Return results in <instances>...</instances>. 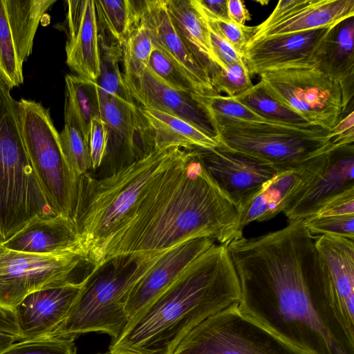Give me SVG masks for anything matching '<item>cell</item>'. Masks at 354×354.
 I'll list each match as a JSON object with an SVG mask.
<instances>
[{
  "label": "cell",
  "instance_id": "obj_30",
  "mask_svg": "<svg viewBox=\"0 0 354 354\" xmlns=\"http://www.w3.org/2000/svg\"><path fill=\"white\" fill-rule=\"evenodd\" d=\"M233 97L266 121L297 126L310 124L297 113L273 98L261 81Z\"/></svg>",
  "mask_w": 354,
  "mask_h": 354
},
{
  "label": "cell",
  "instance_id": "obj_21",
  "mask_svg": "<svg viewBox=\"0 0 354 354\" xmlns=\"http://www.w3.org/2000/svg\"><path fill=\"white\" fill-rule=\"evenodd\" d=\"M124 84L138 106L181 118L218 140L212 120L192 99L190 93L170 87L149 67L138 78L124 82Z\"/></svg>",
  "mask_w": 354,
  "mask_h": 354
},
{
  "label": "cell",
  "instance_id": "obj_24",
  "mask_svg": "<svg viewBox=\"0 0 354 354\" xmlns=\"http://www.w3.org/2000/svg\"><path fill=\"white\" fill-rule=\"evenodd\" d=\"M314 239L328 268L339 304L354 319V240L331 234Z\"/></svg>",
  "mask_w": 354,
  "mask_h": 354
},
{
  "label": "cell",
  "instance_id": "obj_27",
  "mask_svg": "<svg viewBox=\"0 0 354 354\" xmlns=\"http://www.w3.org/2000/svg\"><path fill=\"white\" fill-rule=\"evenodd\" d=\"M171 19L192 53L208 71L214 62L207 24L193 0H165Z\"/></svg>",
  "mask_w": 354,
  "mask_h": 354
},
{
  "label": "cell",
  "instance_id": "obj_34",
  "mask_svg": "<svg viewBox=\"0 0 354 354\" xmlns=\"http://www.w3.org/2000/svg\"><path fill=\"white\" fill-rule=\"evenodd\" d=\"M208 72L212 86L216 93L224 92L227 96L235 97L247 91L254 85L244 59L227 68L211 62Z\"/></svg>",
  "mask_w": 354,
  "mask_h": 354
},
{
  "label": "cell",
  "instance_id": "obj_15",
  "mask_svg": "<svg viewBox=\"0 0 354 354\" xmlns=\"http://www.w3.org/2000/svg\"><path fill=\"white\" fill-rule=\"evenodd\" d=\"M354 188V145L329 151L326 162L303 194L283 212L288 222L313 216L328 201Z\"/></svg>",
  "mask_w": 354,
  "mask_h": 354
},
{
  "label": "cell",
  "instance_id": "obj_45",
  "mask_svg": "<svg viewBox=\"0 0 354 354\" xmlns=\"http://www.w3.org/2000/svg\"><path fill=\"white\" fill-rule=\"evenodd\" d=\"M227 8L230 21L240 26H245L250 15L243 2L241 0H227Z\"/></svg>",
  "mask_w": 354,
  "mask_h": 354
},
{
  "label": "cell",
  "instance_id": "obj_8",
  "mask_svg": "<svg viewBox=\"0 0 354 354\" xmlns=\"http://www.w3.org/2000/svg\"><path fill=\"white\" fill-rule=\"evenodd\" d=\"M268 93L310 124L331 130L348 113L340 82L322 71L314 59L285 64L260 75Z\"/></svg>",
  "mask_w": 354,
  "mask_h": 354
},
{
  "label": "cell",
  "instance_id": "obj_44",
  "mask_svg": "<svg viewBox=\"0 0 354 354\" xmlns=\"http://www.w3.org/2000/svg\"><path fill=\"white\" fill-rule=\"evenodd\" d=\"M196 4L207 14L223 21H231L227 0H195Z\"/></svg>",
  "mask_w": 354,
  "mask_h": 354
},
{
  "label": "cell",
  "instance_id": "obj_22",
  "mask_svg": "<svg viewBox=\"0 0 354 354\" xmlns=\"http://www.w3.org/2000/svg\"><path fill=\"white\" fill-rule=\"evenodd\" d=\"M0 245L29 254L78 253L84 258L74 222L60 214L35 216Z\"/></svg>",
  "mask_w": 354,
  "mask_h": 354
},
{
  "label": "cell",
  "instance_id": "obj_47",
  "mask_svg": "<svg viewBox=\"0 0 354 354\" xmlns=\"http://www.w3.org/2000/svg\"><path fill=\"white\" fill-rule=\"evenodd\" d=\"M22 340L20 337L0 330V352L17 341Z\"/></svg>",
  "mask_w": 354,
  "mask_h": 354
},
{
  "label": "cell",
  "instance_id": "obj_36",
  "mask_svg": "<svg viewBox=\"0 0 354 354\" xmlns=\"http://www.w3.org/2000/svg\"><path fill=\"white\" fill-rule=\"evenodd\" d=\"M148 67L170 87L186 93L197 92L192 82L178 63L154 44Z\"/></svg>",
  "mask_w": 354,
  "mask_h": 354
},
{
  "label": "cell",
  "instance_id": "obj_1",
  "mask_svg": "<svg viewBox=\"0 0 354 354\" xmlns=\"http://www.w3.org/2000/svg\"><path fill=\"white\" fill-rule=\"evenodd\" d=\"M240 288L239 309L306 354H345L310 299L308 284L324 264L303 220L227 245Z\"/></svg>",
  "mask_w": 354,
  "mask_h": 354
},
{
  "label": "cell",
  "instance_id": "obj_5",
  "mask_svg": "<svg viewBox=\"0 0 354 354\" xmlns=\"http://www.w3.org/2000/svg\"><path fill=\"white\" fill-rule=\"evenodd\" d=\"M219 144L281 171L299 167L336 147L354 142V136H339L308 124L248 122L210 117Z\"/></svg>",
  "mask_w": 354,
  "mask_h": 354
},
{
  "label": "cell",
  "instance_id": "obj_20",
  "mask_svg": "<svg viewBox=\"0 0 354 354\" xmlns=\"http://www.w3.org/2000/svg\"><path fill=\"white\" fill-rule=\"evenodd\" d=\"M83 281L33 292L15 307L23 339L49 335L66 318Z\"/></svg>",
  "mask_w": 354,
  "mask_h": 354
},
{
  "label": "cell",
  "instance_id": "obj_18",
  "mask_svg": "<svg viewBox=\"0 0 354 354\" xmlns=\"http://www.w3.org/2000/svg\"><path fill=\"white\" fill-rule=\"evenodd\" d=\"M66 4V63L75 75L97 82L100 50L95 0H68Z\"/></svg>",
  "mask_w": 354,
  "mask_h": 354
},
{
  "label": "cell",
  "instance_id": "obj_26",
  "mask_svg": "<svg viewBox=\"0 0 354 354\" xmlns=\"http://www.w3.org/2000/svg\"><path fill=\"white\" fill-rule=\"evenodd\" d=\"M351 16H354V0H313L310 5L288 18L254 32L249 43L263 38L330 26Z\"/></svg>",
  "mask_w": 354,
  "mask_h": 354
},
{
  "label": "cell",
  "instance_id": "obj_35",
  "mask_svg": "<svg viewBox=\"0 0 354 354\" xmlns=\"http://www.w3.org/2000/svg\"><path fill=\"white\" fill-rule=\"evenodd\" d=\"M59 141L63 153L71 169L79 177L91 169L88 143L77 127L70 122H64L59 133Z\"/></svg>",
  "mask_w": 354,
  "mask_h": 354
},
{
  "label": "cell",
  "instance_id": "obj_13",
  "mask_svg": "<svg viewBox=\"0 0 354 354\" xmlns=\"http://www.w3.org/2000/svg\"><path fill=\"white\" fill-rule=\"evenodd\" d=\"M194 149L213 182L239 213L266 183L283 171L221 144L213 149Z\"/></svg>",
  "mask_w": 354,
  "mask_h": 354
},
{
  "label": "cell",
  "instance_id": "obj_46",
  "mask_svg": "<svg viewBox=\"0 0 354 354\" xmlns=\"http://www.w3.org/2000/svg\"><path fill=\"white\" fill-rule=\"evenodd\" d=\"M0 330L15 335L23 339L14 311L0 308Z\"/></svg>",
  "mask_w": 354,
  "mask_h": 354
},
{
  "label": "cell",
  "instance_id": "obj_17",
  "mask_svg": "<svg viewBox=\"0 0 354 354\" xmlns=\"http://www.w3.org/2000/svg\"><path fill=\"white\" fill-rule=\"evenodd\" d=\"M214 243L212 239L199 238L165 251L130 288L125 306L129 320L167 289L193 261Z\"/></svg>",
  "mask_w": 354,
  "mask_h": 354
},
{
  "label": "cell",
  "instance_id": "obj_9",
  "mask_svg": "<svg viewBox=\"0 0 354 354\" xmlns=\"http://www.w3.org/2000/svg\"><path fill=\"white\" fill-rule=\"evenodd\" d=\"M53 216L21 130L0 129V243L36 216Z\"/></svg>",
  "mask_w": 354,
  "mask_h": 354
},
{
  "label": "cell",
  "instance_id": "obj_29",
  "mask_svg": "<svg viewBox=\"0 0 354 354\" xmlns=\"http://www.w3.org/2000/svg\"><path fill=\"white\" fill-rule=\"evenodd\" d=\"M99 41L122 47L140 22L138 1L95 0Z\"/></svg>",
  "mask_w": 354,
  "mask_h": 354
},
{
  "label": "cell",
  "instance_id": "obj_33",
  "mask_svg": "<svg viewBox=\"0 0 354 354\" xmlns=\"http://www.w3.org/2000/svg\"><path fill=\"white\" fill-rule=\"evenodd\" d=\"M190 95L209 118L219 116L248 122H268L233 97L218 93L201 94L195 91Z\"/></svg>",
  "mask_w": 354,
  "mask_h": 354
},
{
  "label": "cell",
  "instance_id": "obj_41",
  "mask_svg": "<svg viewBox=\"0 0 354 354\" xmlns=\"http://www.w3.org/2000/svg\"><path fill=\"white\" fill-rule=\"evenodd\" d=\"M214 62L223 68L243 60V56L238 53L225 39L208 26Z\"/></svg>",
  "mask_w": 354,
  "mask_h": 354
},
{
  "label": "cell",
  "instance_id": "obj_10",
  "mask_svg": "<svg viewBox=\"0 0 354 354\" xmlns=\"http://www.w3.org/2000/svg\"><path fill=\"white\" fill-rule=\"evenodd\" d=\"M174 354H306L243 313L238 304L209 316L180 342Z\"/></svg>",
  "mask_w": 354,
  "mask_h": 354
},
{
  "label": "cell",
  "instance_id": "obj_2",
  "mask_svg": "<svg viewBox=\"0 0 354 354\" xmlns=\"http://www.w3.org/2000/svg\"><path fill=\"white\" fill-rule=\"evenodd\" d=\"M242 236L237 209L213 182L196 149H181L111 236L101 266L115 259L134 261L196 239L227 245Z\"/></svg>",
  "mask_w": 354,
  "mask_h": 354
},
{
  "label": "cell",
  "instance_id": "obj_7",
  "mask_svg": "<svg viewBox=\"0 0 354 354\" xmlns=\"http://www.w3.org/2000/svg\"><path fill=\"white\" fill-rule=\"evenodd\" d=\"M18 114L28 156L52 210L73 221L81 176L65 158L49 110L40 102L21 98Z\"/></svg>",
  "mask_w": 354,
  "mask_h": 354
},
{
  "label": "cell",
  "instance_id": "obj_23",
  "mask_svg": "<svg viewBox=\"0 0 354 354\" xmlns=\"http://www.w3.org/2000/svg\"><path fill=\"white\" fill-rule=\"evenodd\" d=\"M354 16L333 25L313 59L324 73L339 81L348 103L354 94Z\"/></svg>",
  "mask_w": 354,
  "mask_h": 354
},
{
  "label": "cell",
  "instance_id": "obj_37",
  "mask_svg": "<svg viewBox=\"0 0 354 354\" xmlns=\"http://www.w3.org/2000/svg\"><path fill=\"white\" fill-rule=\"evenodd\" d=\"M0 354H77L75 339L44 335L17 341Z\"/></svg>",
  "mask_w": 354,
  "mask_h": 354
},
{
  "label": "cell",
  "instance_id": "obj_3",
  "mask_svg": "<svg viewBox=\"0 0 354 354\" xmlns=\"http://www.w3.org/2000/svg\"><path fill=\"white\" fill-rule=\"evenodd\" d=\"M241 288L227 246L214 243L130 319L110 354H174L209 316L239 304Z\"/></svg>",
  "mask_w": 354,
  "mask_h": 354
},
{
  "label": "cell",
  "instance_id": "obj_38",
  "mask_svg": "<svg viewBox=\"0 0 354 354\" xmlns=\"http://www.w3.org/2000/svg\"><path fill=\"white\" fill-rule=\"evenodd\" d=\"M303 222L311 236L331 234L354 240V214L313 216Z\"/></svg>",
  "mask_w": 354,
  "mask_h": 354
},
{
  "label": "cell",
  "instance_id": "obj_4",
  "mask_svg": "<svg viewBox=\"0 0 354 354\" xmlns=\"http://www.w3.org/2000/svg\"><path fill=\"white\" fill-rule=\"evenodd\" d=\"M154 149L101 178L81 176L76 226L86 263L101 266L105 245L153 178L180 151Z\"/></svg>",
  "mask_w": 354,
  "mask_h": 354
},
{
  "label": "cell",
  "instance_id": "obj_19",
  "mask_svg": "<svg viewBox=\"0 0 354 354\" xmlns=\"http://www.w3.org/2000/svg\"><path fill=\"white\" fill-rule=\"evenodd\" d=\"M332 26L263 38L248 44L243 59L251 76L260 75L285 64L313 59Z\"/></svg>",
  "mask_w": 354,
  "mask_h": 354
},
{
  "label": "cell",
  "instance_id": "obj_28",
  "mask_svg": "<svg viewBox=\"0 0 354 354\" xmlns=\"http://www.w3.org/2000/svg\"><path fill=\"white\" fill-rule=\"evenodd\" d=\"M64 122L75 124L88 143L91 121L100 117L97 82L74 74L65 77Z\"/></svg>",
  "mask_w": 354,
  "mask_h": 354
},
{
  "label": "cell",
  "instance_id": "obj_31",
  "mask_svg": "<svg viewBox=\"0 0 354 354\" xmlns=\"http://www.w3.org/2000/svg\"><path fill=\"white\" fill-rule=\"evenodd\" d=\"M153 43L147 26L140 19L122 47L124 82L138 78L149 65Z\"/></svg>",
  "mask_w": 354,
  "mask_h": 354
},
{
  "label": "cell",
  "instance_id": "obj_11",
  "mask_svg": "<svg viewBox=\"0 0 354 354\" xmlns=\"http://www.w3.org/2000/svg\"><path fill=\"white\" fill-rule=\"evenodd\" d=\"M82 263L78 253L35 254L0 245V308L14 311L33 292L82 282L77 272Z\"/></svg>",
  "mask_w": 354,
  "mask_h": 354
},
{
  "label": "cell",
  "instance_id": "obj_14",
  "mask_svg": "<svg viewBox=\"0 0 354 354\" xmlns=\"http://www.w3.org/2000/svg\"><path fill=\"white\" fill-rule=\"evenodd\" d=\"M328 152L299 167L281 171L266 183L262 189L239 212V231L242 232L253 221L269 220L284 212L303 194L322 168Z\"/></svg>",
  "mask_w": 354,
  "mask_h": 354
},
{
  "label": "cell",
  "instance_id": "obj_42",
  "mask_svg": "<svg viewBox=\"0 0 354 354\" xmlns=\"http://www.w3.org/2000/svg\"><path fill=\"white\" fill-rule=\"evenodd\" d=\"M313 0H281L270 16L255 26L254 32L263 30L284 20L310 5Z\"/></svg>",
  "mask_w": 354,
  "mask_h": 354
},
{
  "label": "cell",
  "instance_id": "obj_12",
  "mask_svg": "<svg viewBox=\"0 0 354 354\" xmlns=\"http://www.w3.org/2000/svg\"><path fill=\"white\" fill-rule=\"evenodd\" d=\"M56 0H0V74L12 89L24 83L39 24Z\"/></svg>",
  "mask_w": 354,
  "mask_h": 354
},
{
  "label": "cell",
  "instance_id": "obj_16",
  "mask_svg": "<svg viewBox=\"0 0 354 354\" xmlns=\"http://www.w3.org/2000/svg\"><path fill=\"white\" fill-rule=\"evenodd\" d=\"M140 19L147 26L154 45L162 50L183 69L197 93H216L207 68L195 56L175 28L165 0L138 1Z\"/></svg>",
  "mask_w": 354,
  "mask_h": 354
},
{
  "label": "cell",
  "instance_id": "obj_48",
  "mask_svg": "<svg viewBox=\"0 0 354 354\" xmlns=\"http://www.w3.org/2000/svg\"><path fill=\"white\" fill-rule=\"evenodd\" d=\"M99 354H100V353H99Z\"/></svg>",
  "mask_w": 354,
  "mask_h": 354
},
{
  "label": "cell",
  "instance_id": "obj_39",
  "mask_svg": "<svg viewBox=\"0 0 354 354\" xmlns=\"http://www.w3.org/2000/svg\"><path fill=\"white\" fill-rule=\"evenodd\" d=\"M194 3L205 19L207 26L225 39L238 53L243 56L255 27L240 26L232 21L217 19L203 10L193 0Z\"/></svg>",
  "mask_w": 354,
  "mask_h": 354
},
{
  "label": "cell",
  "instance_id": "obj_6",
  "mask_svg": "<svg viewBox=\"0 0 354 354\" xmlns=\"http://www.w3.org/2000/svg\"><path fill=\"white\" fill-rule=\"evenodd\" d=\"M163 252L135 261L128 257L115 259L92 269L84 279L66 318L49 335L75 339L97 332L109 335L111 340L116 339L129 322L125 306L130 288Z\"/></svg>",
  "mask_w": 354,
  "mask_h": 354
},
{
  "label": "cell",
  "instance_id": "obj_43",
  "mask_svg": "<svg viewBox=\"0 0 354 354\" xmlns=\"http://www.w3.org/2000/svg\"><path fill=\"white\" fill-rule=\"evenodd\" d=\"M354 214V188L333 197L313 216H341Z\"/></svg>",
  "mask_w": 354,
  "mask_h": 354
},
{
  "label": "cell",
  "instance_id": "obj_25",
  "mask_svg": "<svg viewBox=\"0 0 354 354\" xmlns=\"http://www.w3.org/2000/svg\"><path fill=\"white\" fill-rule=\"evenodd\" d=\"M139 109L147 121L154 149L180 147L188 150L213 149L219 145L217 140L181 118L152 109L139 106Z\"/></svg>",
  "mask_w": 354,
  "mask_h": 354
},
{
  "label": "cell",
  "instance_id": "obj_40",
  "mask_svg": "<svg viewBox=\"0 0 354 354\" xmlns=\"http://www.w3.org/2000/svg\"><path fill=\"white\" fill-rule=\"evenodd\" d=\"M109 141V131L101 117L94 118L91 121L88 149L91 159V169H98L106 157Z\"/></svg>",
  "mask_w": 354,
  "mask_h": 354
},
{
  "label": "cell",
  "instance_id": "obj_32",
  "mask_svg": "<svg viewBox=\"0 0 354 354\" xmlns=\"http://www.w3.org/2000/svg\"><path fill=\"white\" fill-rule=\"evenodd\" d=\"M100 73L97 80L98 88L103 93L123 100L135 102L128 91L120 70L122 47L99 41Z\"/></svg>",
  "mask_w": 354,
  "mask_h": 354
}]
</instances>
